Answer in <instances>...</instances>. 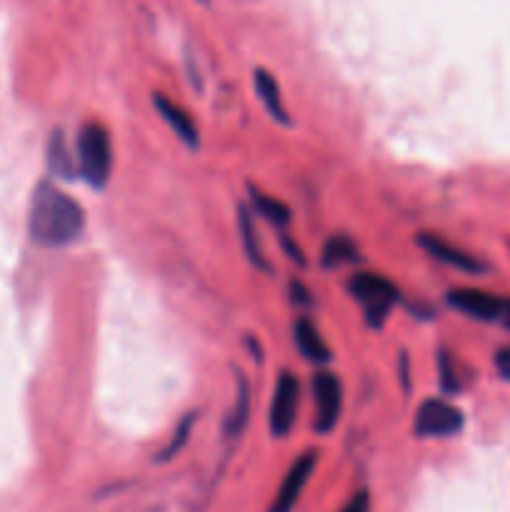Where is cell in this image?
Here are the masks:
<instances>
[{"mask_svg": "<svg viewBox=\"0 0 510 512\" xmlns=\"http://www.w3.org/2000/svg\"><path fill=\"white\" fill-rule=\"evenodd\" d=\"M85 228V213L78 200L50 183H40L30 200L28 230L33 243L43 248H63L75 243Z\"/></svg>", "mask_w": 510, "mask_h": 512, "instance_id": "1", "label": "cell"}, {"mask_svg": "<svg viewBox=\"0 0 510 512\" xmlns=\"http://www.w3.org/2000/svg\"><path fill=\"white\" fill-rule=\"evenodd\" d=\"M75 163H78V173L88 180L93 188H103L108 183L110 173H113V143H110V133L103 123L90 120L78 130V140H75Z\"/></svg>", "mask_w": 510, "mask_h": 512, "instance_id": "2", "label": "cell"}, {"mask_svg": "<svg viewBox=\"0 0 510 512\" xmlns=\"http://www.w3.org/2000/svg\"><path fill=\"white\" fill-rule=\"evenodd\" d=\"M350 293L358 303H363L365 313H368L370 323H383L385 315L398 300V290L383 275L373 273H360L350 280Z\"/></svg>", "mask_w": 510, "mask_h": 512, "instance_id": "3", "label": "cell"}, {"mask_svg": "<svg viewBox=\"0 0 510 512\" xmlns=\"http://www.w3.org/2000/svg\"><path fill=\"white\" fill-rule=\"evenodd\" d=\"M460 428H463V413L445 400H425L415 413V433L420 438H448Z\"/></svg>", "mask_w": 510, "mask_h": 512, "instance_id": "4", "label": "cell"}, {"mask_svg": "<svg viewBox=\"0 0 510 512\" xmlns=\"http://www.w3.org/2000/svg\"><path fill=\"white\" fill-rule=\"evenodd\" d=\"M448 303L463 315H468V318L483 320V323H505V315H508L510 308V300H503L498 295H490L485 290L475 288L450 290Z\"/></svg>", "mask_w": 510, "mask_h": 512, "instance_id": "5", "label": "cell"}, {"mask_svg": "<svg viewBox=\"0 0 510 512\" xmlns=\"http://www.w3.org/2000/svg\"><path fill=\"white\" fill-rule=\"evenodd\" d=\"M298 408H300V385L298 378L293 373L285 370L278 378L273 390V403H270V430L278 438L293 430L295 420H298Z\"/></svg>", "mask_w": 510, "mask_h": 512, "instance_id": "6", "label": "cell"}, {"mask_svg": "<svg viewBox=\"0 0 510 512\" xmlns=\"http://www.w3.org/2000/svg\"><path fill=\"white\" fill-rule=\"evenodd\" d=\"M315 395V430L318 433H330L338 425L340 410H343V385L338 375L318 373L313 378Z\"/></svg>", "mask_w": 510, "mask_h": 512, "instance_id": "7", "label": "cell"}, {"mask_svg": "<svg viewBox=\"0 0 510 512\" xmlns=\"http://www.w3.org/2000/svg\"><path fill=\"white\" fill-rule=\"evenodd\" d=\"M315 465H318V453H313V450L303 453L293 465H290L288 475H285V480L280 483V490L278 495H275L270 512H293L300 495H303L305 485H308L310 475H313Z\"/></svg>", "mask_w": 510, "mask_h": 512, "instance_id": "8", "label": "cell"}, {"mask_svg": "<svg viewBox=\"0 0 510 512\" xmlns=\"http://www.w3.org/2000/svg\"><path fill=\"white\" fill-rule=\"evenodd\" d=\"M153 105L155 110H158L160 118L165 120V125H168L170 130H173L175 135H178L180 140H183L188 148H198L200 145V133H198V125H195V120L190 118V113L185 108H180L178 103H173L170 98H165V95H153Z\"/></svg>", "mask_w": 510, "mask_h": 512, "instance_id": "9", "label": "cell"}, {"mask_svg": "<svg viewBox=\"0 0 510 512\" xmlns=\"http://www.w3.org/2000/svg\"><path fill=\"white\" fill-rule=\"evenodd\" d=\"M420 248L428 250L430 255H433L435 260H440V263L450 265V268H458V270H465V273H483L485 265L480 263L478 258H473V255L463 253V250L453 248L450 243H445L443 238H438V235H428L423 233L418 238Z\"/></svg>", "mask_w": 510, "mask_h": 512, "instance_id": "10", "label": "cell"}, {"mask_svg": "<svg viewBox=\"0 0 510 512\" xmlns=\"http://www.w3.org/2000/svg\"><path fill=\"white\" fill-rule=\"evenodd\" d=\"M293 335L295 345H298V350L303 353V358L313 360V363H325V360H330V348L325 345L323 335H320V330L315 328L310 320H298L293 328Z\"/></svg>", "mask_w": 510, "mask_h": 512, "instance_id": "11", "label": "cell"}, {"mask_svg": "<svg viewBox=\"0 0 510 512\" xmlns=\"http://www.w3.org/2000/svg\"><path fill=\"white\" fill-rule=\"evenodd\" d=\"M253 80H255V90H258V95H260V100H263L265 110H268V113L273 115L278 123L290 125L288 110H285V105H283V95H280L278 80H275L273 75L268 73V70H255Z\"/></svg>", "mask_w": 510, "mask_h": 512, "instance_id": "12", "label": "cell"}, {"mask_svg": "<svg viewBox=\"0 0 510 512\" xmlns=\"http://www.w3.org/2000/svg\"><path fill=\"white\" fill-rule=\"evenodd\" d=\"M238 225H240V235H243V248H245V255H248V258H250V263H253L255 268H260V270H270V268H268V263H265V253H263V248H260L258 230H255L253 218H250V213H248V210H245V208H240Z\"/></svg>", "mask_w": 510, "mask_h": 512, "instance_id": "13", "label": "cell"}, {"mask_svg": "<svg viewBox=\"0 0 510 512\" xmlns=\"http://www.w3.org/2000/svg\"><path fill=\"white\" fill-rule=\"evenodd\" d=\"M248 415H250V390H248V383L240 378L238 395H235V408L230 410L228 418H225V435H228V438L240 435V430H243L245 423H248Z\"/></svg>", "mask_w": 510, "mask_h": 512, "instance_id": "14", "label": "cell"}, {"mask_svg": "<svg viewBox=\"0 0 510 512\" xmlns=\"http://www.w3.org/2000/svg\"><path fill=\"white\" fill-rule=\"evenodd\" d=\"M253 205L260 215H263L268 223L273 225H288L290 223V210L283 200L273 198V195H265L260 190H253Z\"/></svg>", "mask_w": 510, "mask_h": 512, "instance_id": "15", "label": "cell"}, {"mask_svg": "<svg viewBox=\"0 0 510 512\" xmlns=\"http://www.w3.org/2000/svg\"><path fill=\"white\" fill-rule=\"evenodd\" d=\"M48 165H50V170H53L55 175H60V178H73L75 160L70 158L68 145H65L63 135H60V133H55L53 138H50Z\"/></svg>", "mask_w": 510, "mask_h": 512, "instance_id": "16", "label": "cell"}, {"mask_svg": "<svg viewBox=\"0 0 510 512\" xmlns=\"http://www.w3.org/2000/svg\"><path fill=\"white\" fill-rule=\"evenodd\" d=\"M355 255H358V250L348 238H330L323 250V263L333 268V265L350 263V260H355Z\"/></svg>", "mask_w": 510, "mask_h": 512, "instance_id": "17", "label": "cell"}, {"mask_svg": "<svg viewBox=\"0 0 510 512\" xmlns=\"http://www.w3.org/2000/svg\"><path fill=\"white\" fill-rule=\"evenodd\" d=\"M340 512H370L368 493H365V490H360V493L353 495V498H350V503L345 505Z\"/></svg>", "mask_w": 510, "mask_h": 512, "instance_id": "18", "label": "cell"}, {"mask_svg": "<svg viewBox=\"0 0 510 512\" xmlns=\"http://www.w3.org/2000/svg\"><path fill=\"white\" fill-rule=\"evenodd\" d=\"M495 365H498L500 375H503L505 380H510V348L500 350L498 358H495Z\"/></svg>", "mask_w": 510, "mask_h": 512, "instance_id": "19", "label": "cell"}]
</instances>
